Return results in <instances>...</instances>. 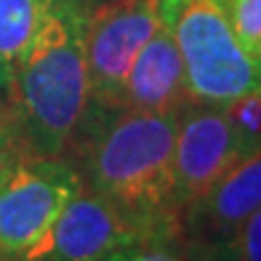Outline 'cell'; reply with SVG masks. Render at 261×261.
Segmentation results:
<instances>
[{
    "mask_svg": "<svg viewBox=\"0 0 261 261\" xmlns=\"http://www.w3.org/2000/svg\"><path fill=\"white\" fill-rule=\"evenodd\" d=\"M87 0H56L19 58L5 104L19 152L61 158L87 119Z\"/></svg>",
    "mask_w": 261,
    "mask_h": 261,
    "instance_id": "6da1fadb",
    "label": "cell"
},
{
    "mask_svg": "<svg viewBox=\"0 0 261 261\" xmlns=\"http://www.w3.org/2000/svg\"><path fill=\"white\" fill-rule=\"evenodd\" d=\"M97 109V107H94ZM92 143L85 155L87 189L107 198L140 227L169 225L174 208L177 112L97 109Z\"/></svg>",
    "mask_w": 261,
    "mask_h": 261,
    "instance_id": "7a4b0ae2",
    "label": "cell"
},
{
    "mask_svg": "<svg viewBox=\"0 0 261 261\" xmlns=\"http://www.w3.org/2000/svg\"><path fill=\"white\" fill-rule=\"evenodd\" d=\"M155 5L181 54L191 99L227 104L261 94V61L237 41L220 0H155Z\"/></svg>",
    "mask_w": 261,
    "mask_h": 261,
    "instance_id": "3957f363",
    "label": "cell"
},
{
    "mask_svg": "<svg viewBox=\"0 0 261 261\" xmlns=\"http://www.w3.org/2000/svg\"><path fill=\"white\" fill-rule=\"evenodd\" d=\"M80 189L83 177L61 158L10 152L0 162V256L29 252Z\"/></svg>",
    "mask_w": 261,
    "mask_h": 261,
    "instance_id": "277c9868",
    "label": "cell"
},
{
    "mask_svg": "<svg viewBox=\"0 0 261 261\" xmlns=\"http://www.w3.org/2000/svg\"><path fill=\"white\" fill-rule=\"evenodd\" d=\"M158 29L155 0H107L90 8L85 32L90 107L121 109L130 65Z\"/></svg>",
    "mask_w": 261,
    "mask_h": 261,
    "instance_id": "5b68a950",
    "label": "cell"
},
{
    "mask_svg": "<svg viewBox=\"0 0 261 261\" xmlns=\"http://www.w3.org/2000/svg\"><path fill=\"white\" fill-rule=\"evenodd\" d=\"M252 150L220 104L196 102L179 107L174 138V208L184 211L208 191L240 158Z\"/></svg>",
    "mask_w": 261,
    "mask_h": 261,
    "instance_id": "8992f818",
    "label": "cell"
},
{
    "mask_svg": "<svg viewBox=\"0 0 261 261\" xmlns=\"http://www.w3.org/2000/svg\"><path fill=\"white\" fill-rule=\"evenodd\" d=\"M143 232L145 227L133 223L107 198L80 189L51 230L15 261H107Z\"/></svg>",
    "mask_w": 261,
    "mask_h": 261,
    "instance_id": "52a82bcc",
    "label": "cell"
},
{
    "mask_svg": "<svg viewBox=\"0 0 261 261\" xmlns=\"http://www.w3.org/2000/svg\"><path fill=\"white\" fill-rule=\"evenodd\" d=\"M187 208V230L201 249L232 232L261 208V145L240 158L213 187Z\"/></svg>",
    "mask_w": 261,
    "mask_h": 261,
    "instance_id": "ba28073f",
    "label": "cell"
},
{
    "mask_svg": "<svg viewBox=\"0 0 261 261\" xmlns=\"http://www.w3.org/2000/svg\"><path fill=\"white\" fill-rule=\"evenodd\" d=\"M187 97L181 54L160 22V29L145 41L130 65L121 107L140 112H177Z\"/></svg>",
    "mask_w": 261,
    "mask_h": 261,
    "instance_id": "9c48e42d",
    "label": "cell"
},
{
    "mask_svg": "<svg viewBox=\"0 0 261 261\" xmlns=\"http://www.w3.org/2000/svg\"><path fill=\"white\" fill-rule=\"evenodd\" d=\"M56 0H0V107L5 109L22 54L44 24ZM8 112V109H5Z\"/></svg>",
    "mask_w": 261,
    "mask_h": 261,
    "instance_id": "30bf717a",
    "label": "cell"
},
{
    "mask_svg": "<svg viewBox=\"0 0 261 261\" xmlns=\"http://www.w3.org/2000/svg\"><path fill=\"white\" fill-rule=\"evenodd\" d=\"M203 261H261V208L247 215L232 232L201 249Z\"/></svg>",
    "mask_w": 261,
    "mask_h": 261,
    "instance_id": "8fae6325",
    "label": "cell"
},
{
    "mask_svg": "<svg viewBox=\"0 0 261 261\" xmlns=\"http://www.w3.org/2000/svg\"><path fill=\"white\" fill-rule=\"evenodd\" d=\"M169 227L172 225L150 227L143 234H138L133 242L116 249L107 261H189L184 247L177 244Z\"/></svg>",
    "mask_w": 261,
    "mask_h": 261,
    "instance_id": "7c38bea8",
    "label": "cell"
},
{
    "mask_svg": "<svg viewBox=\"0 0 261 261\" xmlns=\"http://www.w3.org/2000/svg\"><path fill=\"white\" fill-rule=\"evenodd\" d=\"M237 41L252 58L261 61V0H220Z\"/></svg>",
    "mask_w": 261,
    "mask_h": 261,
    "instance_id": "4fadbf2b",
    "label": "cell"
},
{
    "mask_svg": "<svg viewBox=\"0 0 261 261\" xmlns=\"http://www.w3.org/2000/svg\"><path fill=\"white\" fill-rule=\"evenodd\" d=\"M232 121L237 133L242 136L249 150H256L261 145V94H247L240 99H232L227 104H220Z\"/></svg>",
    "mask_w": 261,
    "mask_h": 261,
    "instance_id": "5bb4252c",
    "label": "cell"
},
{
    "mask_svg": "<svg viewBox=\"0 0 261 261\" xmlns=\"http://www.w3.org/2000/svg\"><path fill=\"white\" fill-rule=\"evenodd\" d=\"M15 140H12V130H10L8 112L0 107V160L8 158L10 152H15Z\"/></svg>",
    "mask_w": 261,
    "mask_h": 261,
    "instance_id": "9a60e30c",
    "label": "cell"
},
{
    "mask_svg": "<svg viewBox=\"0 0 261 261\" xmlns=\"http://www.w3.org/2000/svg\"><path fill=\"white\" fill-rule=\"evenodd\" d=\"M0 261H15V259H8V256H0Z\"/></svg>",
    "mask_w": 261,
    "mask_h": 261,
    "instance_id": "2e32d148",
    "label": "cell"
},
{
    "mask_svg": "<svg viewBox=\"0 0 261 261\" xmlns=\"http://www.w3.org/2000/svg\"><path fill=\"white\" fill-rule=\"evenodd\" d=\"M3 160H5V158H3ZM3 160H0V162H3Z\"/></svg>",
    "mask_w": 261,
    "mask_h": 261,
    "instance_id": "e0dca14e",
    "label": "cell"
}]
</instances>
